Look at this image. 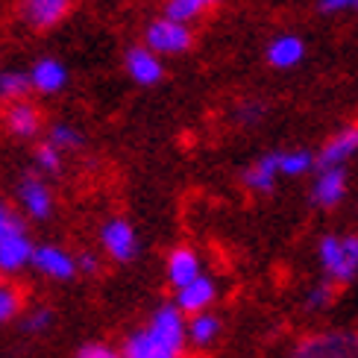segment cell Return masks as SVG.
Segmentation results:
<instances>
[{
  "mask_svg": "<svg viewBox=\"0 0 358 358\" xmlns=\"http://www.w3.org/2000/svg\"><path fill=\"white\" fill-rule=\"evenodd\" d=\"M97 252L112 264H132L141 256V238L132 220L124 215H109L97 227Z\"/></svg>",
  "mask_w": 358,
  "mask_h": 358,
  "instance_id": "cell-4",
  "label": "cell"
},
{
  "mask_svg": "<svg viewBox=\"0 0 358 358\" xmlns=\"http://www.w3.org/2000/svg\"><path fill=\"white\" fill-rule=\"evenodd\" d=\"M200 273H206V264L200 250H194L191 244H176L173 250H168L165 256V282L171 291H179L188 282H194Z\"/></svg>",
  "mask_w": 358,
  "mask_h": 358,
  "instance_id": "cell-14",
  "label": "cell"
},
{
  "mask_svg": "<svg viewBox=\"0 0 358 358\" xmlns=\"http://www.w3.org/2000/svg\"><path fill=\"white\" fill-rule=\"evenodd\" d=\"M103 271V256L94 250H80L77 252V273L80 276H97Z\"/></svg>",
  "mask_w": 358,
  "mask_h": 358,
  "instance_id": "cell-31",
  "label": "cell"
},
{
  "mask_svg": "<svg viewBox=\"0 0 358 358\" xmlns=\"http://www.w3.org/2000/svg\"><path fill=\"white\" fill-rule=\"evenodd\" d=\"M29 92L38 97H56L62 94L71 83V71L59 56H38L33 65L27 68Z\"/></svg>",
  "mask_w": 358,
  "mask_h": 358,
  "instance_id": "cell-10",
  "label": "cell"
},
{
  "mask_svg": "<svg viewBox=\"0 0 358 358\" xmlns=\"http://www.w3.org/2000/svg\"><path fill=\"white\" fill-rule=\"evenodd\" d=\"M317 9L323 15H344V12L358 15V0H317Z\"/></svg>",
  "mask_w": 358,
  "mask_h": 358,
  "instance_id": "cell-32",
  "label": "cell"
},
{
  "mask_svg": "<svg viewBox=\"0 0 358 358\" xmlns=\"http://www.w3.org/2000/svg\"><path fill=\"white\" fill-rule=\"evenodd\" d=\"M124 71L136 85L153 88L165 80V59L156 56L153 50H147L144 44H132L124 53Z\"/></svg>",
  "mask_w": 358,
  "mask_h": 358,
  "instance_id": "cell-15",
  "label": "cell"
},
{
  "mask_svg": "<svg viewBox=\"0 0 358 358\" xmlns=\"http://www.w3.org/2000/svg\"><path fill=\"white\" fill-rule=\"evenodd\" d=\"M73 9V0H21L18 15L24 27L33 33H50V29L62 27Z\"/></svg>",
  "mask_w": 358,
  "mask_h": 358,
  "instance_id": "cell-11",
  "label": "cell"
},
{
  "mask_svg": "<svg viewBox=\"0 0 358 358\" xmlns=\"http://www.w3.org/2000/svg\"><path fill=\"white\" fill-rule=\"evenodd\" d=\"M24 227H29V223L18 215V208H15L9 200L0 197V241H3V238H9L12 232L24 229Z\"/></svg>",
  "mask_w": 358,
  "mask_h": 358,
  "instance_id": "cell-29",
  "label": "cell"
},
{
  "mask_svg": "<svg viewBox=\"0 0 358 358\" xmlns=\"http://www.w3.org/2000/svg\"><path fill=\"white\" fill-rule=\"evenodd\" d=\"M44 112L33 97L15 100L3 106V115H0V127L12 141H38L44 136Z\"/></svg>",
  "mask_w": 358,
  "mask_h": 358,
  "instance_id": "cell-8",
  "label": "cell"
},
{
  "mask_svg": "<svg viewBox=\"0 0 358 358\" xmlns=\"http://www.w3.org/2000/svg\"><path fill=\"white\" fill-rule=\"evenodd\" d=\"M303 59H306V41L296 33H279L264 48V62L276 71H291L303 65Z\"/></svg>",
  "mask_w": 358,
  "mask_h": 358,
  "instance_id": "cell-18",
  "label": "cell"
},
{
  "mask_svg": "<svg viewBox=\"0 0 358 358\" xmlns=\"http://www.w3.org/2000/svg\"><path fill=\"white\" fill-rule=\"evenodd\" d=\"M18 323V329L27 335V338H41V335H48L53 329V323H56V311L53 306L48 303H33V306H27L21 311V317L15 320Z\"/></svg>",
  "mask_w": 358,
  "mask_h": 358,
  "instance_id": "cell-22",
  "label": "cell"
},
{
  "mask_svg": "<svg viewBox=\"0 0 358 358\" xmlns=\"http://www.w3.org/2000/svg\"><path fill=\"white\" fill-rule=\"evenodd\" d=\"M29 80L24 68H0V103H15L29 97Z\"/></svg>",
  "mask_w": 358,
  "mask_h": 358,
  "instance_id": "cell-25",
  "label": "cell"
},
{
  "mask_svg": "<svg viewBox=\"0 0 358 358\" xmlns=\"http://www.w3.org/2000/svg\"><path fill=\"white\" fill-rule=\"evenodd\" d=\"M267 115V106L256 97H247V100H238L235 109H232V121L238 127H259Z\"/></svg>",
  "mask_w": 358,
  "mask_h": 358,
  "instance_id": "cell-28",
  "label": "cell"
},
{
  "mask_svg": "<svg viewBox=\"0 0 358 358\" xmlns=\"http://www.w3.org/2000/svg\"><path fill=\"white\" fill-rule=\"evenodd\" d=\"M276 162V173L279 179H303L315 171V153L308 147H291V150H276L273 153Z\"/></svg>",
  "mask_w": 358,
  "mask_h": 358,
  "instance_id": "cell-21",
  "label": "cell"
},
{
  "mask_svg": "<svg viewBox=\"0 0 358 358\" xmlns=\"http://www.w3.org/2000/svg\"><path fill=\"white\" fill-rule=\"evenodd\" d=\"M141 44L162 59L165 56H182L194 48V29L165 18V15H159V18L147 21L144 33H141Z\"/></svg>",
  "mask_w": 358,
  "mask_h": 358,
  "instance_id": "cell-7",
  "label": "cell"
},
{
  "mask_svg": "<svg viewBox=\"0 0 358 358\" xmlns=\"http://www.w3.org/2000/svg\"><path fill=\"white\" fill-rule=\"evenodd\" d=\"M162 15L176 21V24L191 27L203 18L206 9L200 6V0H165V3H162Z\"/></svg>",
  "mask_w": 358,
  "mask_h": 358,
  "instance_id": "cell-27",
  "label": "cell"
},
{
  "mask_svg": "<svg viewBox=\"0 0 358 358\" xmlns=\"http://www.w3.org/2000/svg\"><path fill=\"white\" fill-rule=\"evenodd\" d=\"M335 294L338 288L332 285V282H326L320 279L317 285H311L303 296V308H306V315H323V311H329L332 303H335Z\"/></svg>",
  "mask_w": 358,
  "mask_h": 358,
  "instance_id": "cell-26",
  "label": "cell"
},
{
  "mask_svg": "<svg viewBox=\"0 0 358 358\" xmlns=\"http://www.w3.org/2000/svg\"><path fill=\"white\" fill-rule=\"evenodd\" d=\"M65 153H59L53 144H48L44 138H38L36 141V147H33V171L36 173H41L44 179H59L65 173Z\"/></svg>",
  "mask_w": 358,
  "mask_h": 358,
  "instance_id": "cell-23",
  "label": "cell"
},
{
  "mask_svg": "<svg viewBox=\"0 0 358 358\" xmlns=\"http://www.w3.org/2000/svg\"><path fill=\"white\" fill-rule=\"evenodd\" d=\"M121 358H185V315L173 303H162L150 311L138 329L121 341Z\"/></svg>",
  "mask_w": 358,
  "mask_h": 358,
  "instance_id": "cell-1",
  "label": "cell"
},
{
  "mask_svg": "<svg viewBox=\"0 0 358 358\" xmlns=\"http://www.w3.org/2000/svg\"><path fill=\"white\" fill-rule=\"evenodd\" d=\"M241 182L250 194H259V197H264V194H273L276 185H279V173H276V162H273V153H264L259 156L252 165H247L241 171Z\"/></svg>",
  "mask_w": 358,
  "mask_h": 358,
  "instance_id": "cell-19",
  "label": "cell"
},
{
  "mask_svg": "<svg viewBox=\"0 0 358 358\" xmlns=\"http://www.w3.org/2000/svg\"><path fill=\"white\" fill-rule=\"evenodd\" d=\"M291 358H358V329H320L300 338L291 350Z\"/></svg>",
  "mask_w": 358,
  "mask_h": 358,
  "instance_id": "cell-5",
  "label": "cell"
},
{
  "mask_svg": "<svg viewBox=\"0 0 358 358\" xmlns=\"http://www.w3.org/2000/svg\"><path fill=\"white\" fill-rule=\"evenodd\" d=\"M71 358H121V350L109 344V341H85Z\"/></svg>",
  "mask_w": 358,
  "mask_h": 358,
  "instance_id": "cell-30",
  "label": "cell"
},
{
  "mask_svg": "<svg viewBox=\"0 0 358 358\" xmlns=\"http://www.w3.org/2000/svg\"><path fill=\"white\" fill-rule=\"evenodd\" d=\"M24 308H27V296H24L21 285L15 279L0 276V326L15 323Z\"/></svg>",
  "mask_w": 358,
  "mask_h": 358,
  "instance_id": "cell-24",
  "label": "cell"
},
{
  "mask_svg": "<svg viewBox=\"0 0 358 358\" xmlns=\"http://www.w3.org/2000/svg\"><path fill=\"white\" fill-rule=\"evenodd\" d=\"M223 338V317L217 311H200V315L185 317V344L191 352H208L220 344Z\"/></svg>",
  "mask_w": 358,
  "mask_h": 358,
  "instance_id": "cell-17",
  "label": "cell"
},
{
  "mask_svg": "<svg viewBox=\"0 0 358 358\" xmlns=\"http://www.w3.org/2000/svg\"><path fill=\"white\" fill-rule=\"evenodd\" d=\"M41 138L48 144H53L56 150L65 153V156L83 153V147H85V132L77 124H71V121H50V124H44V136Z\"/></svg>",
  "mask_w": 358,
  "mask_h": 358,
  "instance_id": "cell-20",
  "label": "cell"
},
{
  "mask_svg": "<svg viewBox=\"0 0 358 358\" xmlns=\"http://www.w3.org/2000/svg\"><path fill=\"white\" fill-rule=\"evenodd\" d=\"M350 191V173L347 168H315L308 185V203L323 212H332L347 200Z\"/></svg>",
  "mask_w": 358,
  "mask_h": 358,
  "instance_id": "cell-9",
  "label": "cell"
},
{
  "mask_svg": "<svg viewBox=\"0 0 358 358\" xmlns=\"http://www.w3.org/2000/svg\"><path fill=\"white\" fill-rule=\"evenodd\" d=\"M36 238L29 232V227L12 232L9 238L0 241V276L15 279L29 271V259H33Z\"/></svg>",
  "mask_w": 358,
  "mask_h": 358,
  "instance_id": "cell-16",
  "label": "cell"
},
{
  "mask_svg": "<svg viewBox=\"0 0 358 358\" xmlns=\"http://www.w3.org/2000/svg\"><path fill=\"white\" fill-rule=\"evenodd\" d=\"M317 264L326 282L335 288L352 285L358 276V235L355 232H326L317 241Z\"/></svg>",
  "mask_w": 358,
  "mask_h": 358,
  "instance_id": "cell-2",
  "label": "cell"
},
{
  "mask_svg": "<svg viewBox=\"0 0 358 358\" xmlns=\"http://www.w3.org/2000/svg\"><path fill=\"white\" fill-rule=\"evenodd\" d=\"M12 197H15V208L27 223H50L56 215V191L53 182L44 179L41 173H36L29 168L27 173L18 176V182L12 188Z\"/></svg>",
  "mask_w": 358,
  "mask_h": 358,
  "instance_id": "cell-3",
  "label": "cell"
},
{
  "mask_svg": "<svg viewBox=\"0 0 358 358\" xmlns=\"http://www.w3.org/2000/svg\"><path fill=\"white\" fill-rule=\"evenodd\" d=\"M220 285H217V279L215 276H208V273H200L194 282H188V285H182L179 291H173V306L182 311L185 317L191 315H200V311H212L215 303L220 300Z\"/></svg>",
  "mask_w": 358,
  "mask_h": 358,
  "instance_id": "cell-12",
  "label": "cell"
},
{
  "mask_svg": "<svg viewBox=\"0 0 358 358\" xmlns=\"http://www.w3.org/2000/svg\"><path fill=\"white\" fill-rule=\"evenodd\" d=\"M220 3H223V0H200L203 9H212V6H220Z\"/></svg>",
  "mask_w": 358,
  "mask_h": 358,
  "instance_id": "cell-33",
  "label": "cell"
},
{
  "mask_svg": "<svg viewBox=\"0 0 358 358\" xmlns=\"http://www.w3.org/2000/svg\"><path fill=\"white\" fill-rule=\"evenodd\" d=\"M29 271L48 282H56V285H65V282H73L80 276L77 273V252L59 241H36L33 259H29Z\"/></svg>",
  "mask_w": 358,
  "mask_h": 358,
  "instance_id": "cell-6",
  "label": "cell"
},
{
  "mask_svg": "<svg viewBox=\"0 0 358 358\" xmlns=\"http://www.w3.org/2000/svg\"><path fill=\"white\" fill-rule=\"evenodd\" d=\"M355 156H358V124H344L323 141V147L315 153V165L317 168H347Z\"/></svg>",
  "mask_w": 358,
  "mask_h": 358,
  "instance_id": "cell-13",
  "label": "cell"
}]
</instances>
